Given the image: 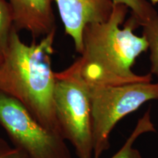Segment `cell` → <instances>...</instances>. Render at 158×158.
I'll return each instance as SVG.
<instances>
[{
    "mask_svg": "<svg viewBox=\"0 0 158 158\" xmlns=\"http://www.w3.org/2000/svg\"><path fill=\"white\" fill-rule=\"evenodd\" d=\"M13 15L14 27L26 31L33 40L56 31L53 0H7Z\"/></svg>",
    "mask_w": 158,
    "mask_h": 158,
    "instance_id": "52a82bcc",
    "label": "cell"
},
{
    "mask_svg": "<svg viewBox=\"0 0 158 158\" xmlns=\"http://www.w3.org/2000/svg\"><path fill=\"white\" fill-rule=\"evenodd\" d=\"M128 7L114 4L109 19L102 23L89 24L83 32V50L78 61L81 73L86 82L102 86H119L150 82L152 75H138L132 67L137 57L148 50L145 37L137 36L138 27L130 18L124 28L120 26L127 16Z\"/></svg>",
    "mask_w": 158,
    "mask_h": 158,
    "instance_id": "7a4b0ae2",
    "label": "cell"
},
{
    "mask_svg": "<svg viewBox=\"0 0 158 158\" xmlns=\"http://www.w3.org/2000/svg\"><path fill=\"white\" fill-rule=\"evenodd\" d=\"M0 125L28 158H73L60 133L44 127L16 99L1 91Z\"/></svg>",
    "mask_w": 158,
    "mask_h": 158,
    "instance_id": "5b68a950",
    "label": "cell"
},
{
    "mask_svg": "<svg viewBox=\"0 0 158 158\" xmlns=\"http://www.w3.org/2000/svg\"><path fill=\"white\" fill-rule=\"evenodd\" d=\"M114 2L127 6L132 11V18L135 20L138 27L158 14L153 5L147 0H114Z\"/></svg>",
    "mask_w": 158,
    "mask_h": 158,
    "instance_id": "30bf717a",
    "label": "cell"
},
{
    "mask_svg": "<svg viewBox=\"0 0 158 158\" xmlns=\"http://www.w3.org/2000/svg\"><path fill=\"white\" fill-rule=\"evenodd\" d=\"M88 84L94 158H100L109 149L110 134L120 120L136 111L146 102L158 100V82H138L119 86Z\"/></svg>",
    "mask_w": 158,
    "mask_h": 158,
    "instance_id": "277c9868",
    "label": "cell"
},
{
    "mask_svg": "<svg viewBox=\"0 0 158 158\" xmlns=\"http://www.w3.org/2000/svg\"><path fill=\"white\" fill-rule=\"evenodd\" d=\"M55 34L27 44L13 27L0 61V91L16 99L44 127L62 135L55 113L56 72L51 62Z\"/></svg>",
    "mask_w": 158,
    "mask_h": 158,
    "instance_id": "6da1fadb",
    "label": "cell"
},
{
    "mask_svg": "<svg viewBox=\"0 0 158 158\" xmlns=\"http://www.w3.org/2000/svg\"><path fill=\"white\" fill-rule=\"evenodd\" d=\"M141 27L143 35L148 43V50L150 51V73L158 79V14L143 22Z\"/></svg>",
    "mask_w": 158,
    "mask_h": 158,
    "instance_id": "9c48e42d",
    "label": "cell"
},
{
    "mask_svg": "<svg viewBox=\"0 0 158 158\" xmlns=\"http://www.w3.org/2000/svg\"><path fill=\"white\" fill-rule=\"evenodd\" d=\"M14 21L11 7L7 0H0V54H2L8 45Z\"/></svg>",
    "mask_w": 158,
    "mask_h": 158,
    "instance_id": "8fae6325",
    "label": "cell"
},
{
    "mask_svg": "<svg viewBox=\"0 0 158 158\" xmlns=\"http://www.w3.org/2000/svg\"><path fill=\"white\" fill-rule=\"evenodd\" d=\"M2 59V54H0V61H1Z\"/></svg>",
    "mask_w": 158,
    "mask_h": 158,
    "instance_id": "5bb4252c",
    "label": "cell"
},
{
    "mask_svg": "<svg viewBox=\"0 0 158 158\" xmlns=\"http://www.w3.org/2000/svg\"><path fill=\"white\" fill-rule=\"evenodd\" d=\"M54 107L61 133L78 158H94L89 86L81 73L78 61L56 72Z\"/></svg>",
    "mask_w": 158,
    "mask_h": 158,
    "instance_id": "3957f363",
    "label": "cell"
},
{
    "mask_svg": "<svg viewBox=\"0 0 158 158\" xmlns=\"http://www.w3.org/2000/svg\"><path fill=\"white\" fill-rule=\"evenodd\" d=\"M0 158H28L21 149L10 145L2 138H0Z\"/></svg>",
    "mask_w": 158,
    "mask_h": 158,
    "instance_id": "7c38bea8",
    "label": "cell"
},
{
    "mask_svg": "<svg viewBox=\"0 0 158 158\" xmlns=\"http://www.w3.org/2000/svg\"><path fill=\"white\" fill-rule=\"evenodd\" d=\"M156 129L151 117V112L148 110L138 120L135 128L130 133L122 147L110 158H143L140 151L134 147L137 139L143 134L155 132Z\"/></svg>",
    "mask_w": 158,
    "mask_h": 158,
    "instance_id": "ba28073f",
    "label": "cell"
},
{
    "mask_svg": "<svg viewBox=\"0 0 158 158\" xmlns=\"http://www.w3.org/2000/svg\"><path fill=\"white\" fill-rule=\"evenodd\" d=\"M65 34L74 43L77 53L83 50V32L89 24L102 23L113 12L114 0H54Z\"/></svg>",
    "mask_w": 158,
    "mask_h": 158,
    "instance_id": "8992f818",
    "label": "cell"
},
{
    "mask_svg": "<svg viewBox=\"0 0 158 158\" xmlns=\"http://www.w3.org/2000/svg\"><path fill=\"white\" fill-rule=\"evenodd\" d=\"M151 1H152V2L153 3V5H155V4L158 2V0H151Z\"/></svg>",
    "mask_w": 158,
    "mask_h": 158,
    "instance_id": "4fadbf2b",
    "label": "cell"
}]
</instances>
